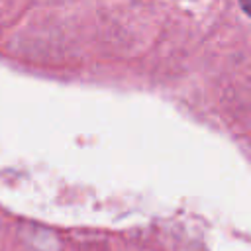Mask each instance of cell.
I'll list each match as a JSON object with an SVG mask.
<instances>
[{"mask_svg":"<svg viewBox=\"0 0 251 251\" xmlns=\"http://www.w3.org/2000/svg\"><path fill=\"white\" fill-rule=\"evenodd\" d=\"M239 6H241V10L251 18V0H239Z\"/></svg>","mask_w":251,"mask_h":251,"instance_id":"cell-1","label":"cell"}]
</instances>
